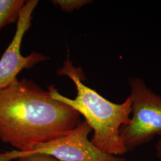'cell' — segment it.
<instances>
[{
	"mask_svg": "<svg viewBox=\"0 0 161 161\" xmlns=\"http://www.w3.org/2000/svg\"><path fill=\"white\" fill-rule=\"evenodd\" d=\"M132 116L121 128V136L128 152L161 136V96L156 94L140 78L129 80Z\"/></svg>",
	"mask_w": 161,
	"mask_h": 161,
	"instance_id": "3",
	"label": "cell"
},
{
	"mask_svg": "<svg viewBox=\"0 0 161 161\" xmlns=\"http://www.w3.org/2000/svg\"><path fill=\"white\" fill-rule=\"evenodd\" d=\"M80 115L31 80L16 79L0 89V140L19 152L64 136Z\"/></svg>",
	"mask_w": 161,
	"mask_h": 161,
	"instance_id": "1",
	"label": "cell"
},
{
	"mask_svg": "<svg viewBox=\"0 0 161 161\" xmlns=\"http://www.w3.org/2000/svg\"><path fill=\"white\" fill-rule=\"evenodd\" d=\"M52 2L54 5L58 6L64 12L70 13L92 1L88 0H54Z\"/></svg>",
	"mask_w": 161,
	"mask_h": 161,
	"instance_id": "7",
	"label": "cell"
},
{
	"mask_svg": "<svg viewBox=\"0 0 161 161\" xmlns=\"http://www.w3.org/2000/svg\"><path fill=\"white\" fill-rule=\"evenodd\" d=\"M156 155L161 159V138L159 139L158 143L156 145Z\"/></svg>",
	"mask_w": 161,
	"mask_h": 161,
	"instance_id": "9",
	"label": "cell"
},
{
	"mask_svg": "<svg viewBox=\"0 0 161 161\" xmlns=\"http://www.w3.org/2000/svg\"><path fill=\"white\" fill-rule=\"evenodd\" d=\"M17 161H61L52 156L44 154H33L22 156Z\"/></svg>",
	"mask_w": 161,
	"mask_h": 161,
	"instance_id": "8",
	"label": "cell"
},
{
	"mask_svg": "<svg viewBox=\"0 0 161 161\" xmlns=\"http://www.w3.org/2000/svg\"><path fill=\"white\" fill-rule=\"evenodd\" d=\"M38 4L37 0L26 1L20 13L15 34L0 58V89L16 80L17 75L23 69H31L47 58L35 52L27 56H23L20 53L23 36L31 26L32 13Z\"/></svg>",
	"mask_w": 161,
	"mask_h": 161,
	"instance_id": "5",
	"label": "cell"
},
{
	"mask_svg": "<svg viewBox=\"0 0 161 161\" xmlns=\"http://www.w3.org/2000/svg\"><path fill=\"white\" fill-rule=\"evenodd\" d=\"M92 129L86 121L80 124L64 136L38 144L28 152L13 150L0 153V161H12L33 154L50 155L61 161H125L120 156L102 151L88 139Z\"/></svg>",
	"mask_w": 161,
	"mask_h": 161,
	"instance_id": "4",
	"label": "cell"
},
{
	"mask_svg": "<svg viewBox=\"0 0 161 161\" xmlns=\"http://www.w3.org/2000/svg\"><path fill=\"white\" fill-rule=\"evenodd\" d=\"M26 1L0 0V30L17 22Z\"/></svg>",
	"mask_w": 161,
	"mask_h": 161,
	"instance_id": "6",
	"label": "cell"
},
{
	"mask_svg": "<svg viewBox=\"0 0 161 161\" xmlns=\"http://www.w3.org/2000/svg\"><path fill=\"white\" fill-rule=\"evenodd\" d=\"M58 74L67 76L75 84L77 91L74 99L58 92L53 86L48 92L53 98L67 104L85 118L93 131L90 140L97 148L112 155H123L128 152L121 136V128L130 122L131 100L130 97L120 104L111 102L82 82L84 75L69 59L58 70Z\"/></svg>",
	"mask_w": 161,
	"mask_h": 161,
	"instance_id": "2",
	"label": "cell"
}]
</instances>
